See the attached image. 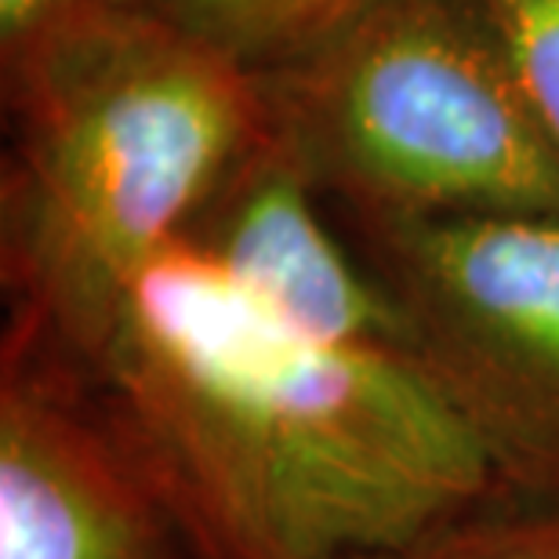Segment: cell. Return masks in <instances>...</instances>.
I'll use <instances>...</instances> for the list:
<instances>
[{
  "instance_id": "obj_6",
  "label": "cell",
  "mask_w": 559,
  "mask_h": 559,
  "mask_svg": "<svg viewBox=\"0 0 559 559\" xmlns=\"http://www.w3.org/2000/svg\"><path fill=\"white\" fill-rule=\"evenodd\" d=\"M320 200L295 156L265 131L182 240L284 328L323 345L404 356L407 323L396 301L334 237Z\"/></svg>"
},
{
  "instance_id": "obj_10",
  "label": "cell",
  "mask_w": 559,
  "mask_h": 559,
  "mask_svg": "<svg viewBox=\"0 0 559 559\" xmlns=\"http://www.w3.org/2000/svg\"><path fill=\"white\" fill-rule=\"evenodd\" d=\"M135 11H153L150 0H0V87L84 33Z\"/></svg>"
},
{
  "instance_id": "obj_8",
  "label": "cell",
  "mask_w": 559,
  "mask_h": 559,
  "mask_svg": "<svg viewBox=\"0 0 559 559\" xmlns=\"http://www.w3.org/2000/svg\"><path fill=\"white\" fill-rule=\"evenodd\" d=\"M559 153V0H468Z\"/></svg>"
},
{
  "instance_id": "obj_7",
  "label": "cell",
  "mask_w": 559,
  "mask_h": 559,
  "mask_svg": "<svg viewBox=\"0 0 559 559\" xmlns=\"http://www.w3.org/2000/svg\"><path fill=\"white\" fill-rule=\"evenodd\" d=\"M374 0H150L189 37L211 44L254 76L306 59Z\"/></svg>"
},
{
  "instance_id": "obj_3",
  "label": "cell",
  "mask_w": 559,
  "mask_h": 559,
  "mask_svg": "<svg viewBox=\"0 0 559 559\" xmlns=\"http://www.w3.org/2000/svg\"><path fill=\"white\" fill-rule=\"evenodd\" d=\"M259 84L345 222L559 211V153L468 0H374Z\"/></svg>"
},
{
  "instance_id": "obj_5",
  "label": "cell",
  "mask_w": 559,
  "mask_h": 559,
  "mask_svg": "<svg viewBox=\"0 0 559 559\" xmlns=\"http://www.w3.org/2000/svg\"><path fill=\"white\" fill-rule=\"evenodd\" d=\"M186 545L84 367L22 320L0 360V559H178Z\"/></svg>"
},
{
  "instance_id": "obj_4",
  "label": "cell",
  "mask_w": 559,
  "mask_h": 559,
  "mask_svg": "<svg viewBox=\"0 0 559 559\" xmlns=\"http://www.w3.org/2000/svg\"><path fill=\"white\" fill-rule=\"evenodd\" d=\"M349 229L407 323L404 360L501 487L559 501V211L356 218Z\"/></svg>"
},
{
  "instance_id": "obj_2",
  "label": "cell",
  "mask_w": 559,
  "mask_h": 559,
  "mask_svg": "<svg viewBox=\"0 0 559 559\" xmlns=\"http://www.w3.org/2000/svg\"><path fill=\"white\" fill-rule=\"evenodd\" d=\"M0 270L11 320L81 353L270 131L262 84L156 11L4 87Z\"/></svg>"
},
{
  "instance_id": "obj_1",
  "label": "cell",
  "mask_w": 559,
  "mask_h": 559,
  "mask_svg": "<svg viewBox=\"0 0 559 559\" xmlns=\"http://www.w3.org/2000/svg\"><path fill=\"white\" fill-rule=\"evenodd\" d=\"M70 356L189 559H374L506 495L404 356L284 328L189 240Z\"/></svg>"
},
{
  "instance_id": "obj_9",
  "label": "cell",
  "mask_w": 559,
  "mask_h": 559,
  "mask_svg": "<svg viewBox=\"0 0 559 559\" xmlns=\"http://www.w3.org/2000/svg\"><path fill=\"white\" fill-rule=\"evenodd\" d=\"M374 559H559V501L520 512H465Z\"/></svg>"
}]
</instances>
